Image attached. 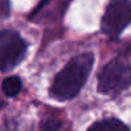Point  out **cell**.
Here are the masks:
<instances>
[{"label":"cell","instance_id":"2","mask_svg":"<svg viewBox=\"0 0 131 131\" xmlns=\"http://www.w3.org/2000/svg\"><path fill=\"white\" fill-rule=\"evenodd\" d=\"M131 85V67L122 59L116 58L100 70L98 89L105 95H118Z\"/></svg>","mask_w":131,"mask_h":131},{"label":"cell","instance_id":"4","mask_svg":"<svg viewBox=\"0 0 131 131\" xmlns=\"http://www.w3.org/2000/svg\"><path fill=\"white\" fill-rule=\"evenodd\" d=\"M25 40L12 30H3L0 34V68L8 72L23 59L26 53Z\"/></svg>","mask_w":131,"mask_h":131},{"label":"cell","instance_id":"8","mask_svg":"<svg viewBox=\"0 0 131 131\" xmlns=\"http://www.w3.org/2000/svg\"><path fill=\"white\" fill-rule=\"evenodd\" d=\"M60 128V121L57 118H45L41 125H40V130L41 131H58Z\"/></svg>","mask_w":131,"mask_h":131},{"label":"cell","instance_id":"5","mask_svg":"<svg viewBox=\"0 0 131 131\" xmlns=\"http://www.w3.org/2000/svg\"><path fill=\"white\" fill-rule=\"evenodd\" d=\"M70 3V0H41L39 7L32 12L30 16V19H35L36 17H42V16H63V12Z\"/></svg>","mask_w":131,"mask_h":131},{"label":"cell","instance_id":"3","mask_svg":"<svg viewBox=\"0 0 131 131\" xmlns=\"http://www.w3.org/2000/svg\"><path fill=\"white\" fill-rule=\"evenodd\" d=\"M131 23V0H111L102 18V31L118 36Z\"/></svg>","mask_w":131,"mask_h":131},{"label":"cell","instance_id":"7","mask_svg":"<svg viewBox=\"0 0 131 131\" xmlns=\"http://www.w3.org/2000/svg\"><path fill=\"white\" fill-rule=\"evenodd\" d=\"M2 89L7 96H16L22 90V81L17 76H9L4 79L2 84Z\"/></svg>","mask_w":131,"mask_h":131},{"label":"cell","instance_id":"6","mask_svg":"<svg viewBox=\"0 0 131 131\" xmlns=\"http://www.w3.org/2000/svg\"><path fill=\"white\" fill-rule=\"evenodd\" d=\"M88 131H128V127L117 118H107L95 122Z\"/></svg>","mask_w":131,"mask_h":131},{"label":"cell","instance_id":"9","mask_svg":"<svg viewBox=\"0 0 131 131\" xmlns=\"http://www.w3.org/2000/svg\"><path fill=\"white\" fill-rule=\"evenodd\" d=\"M0 10H2V18H7L10 13V0H0Z\"/></svg>","mask_w":131,"mask_h":131},{"label":"cell","instance_id":"1","mask_svg":"<svg viewBox=\"0 0 131 131\" xmlns=\"http://www.w3.org/2000/svg\"><path fill=\"white\" fill-rule=\"evenodd\" d=\"M93 64L94 55L91 53L80 54L72 58L55 76L50 88V95L58 100H68L76 96L85 85Z\"/></svg>","mask_w":131,"mask_h":131}]
</instances>
